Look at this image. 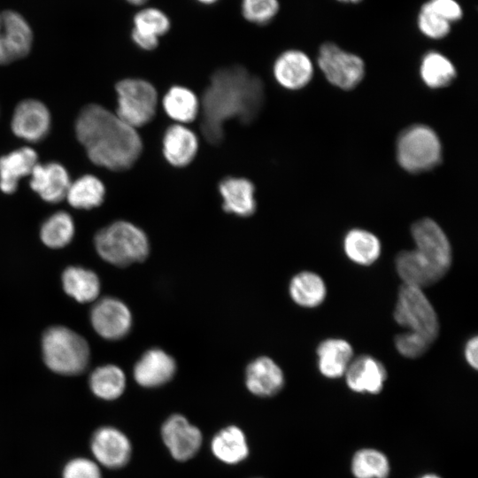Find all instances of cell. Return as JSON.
I'll return each instance as SVG.
<instances>
[{
	"label": "cell",
	"mask_w": 478,
	"mask_h": 478,
	"mask_svg": "<svg viewBox=\"0 0 478 478\" xmlns=\"http://www.w3.org/2000/svg\"><path fill=\"white\" fill-rule=\"evenodd\" d=\"M264 102L262 81L245 67L233 65L218 69L202 97L200 128L204 137L211 144H220L227 120L236 119L250 124L258 116Z\"/></svg>",
	"instance_id": "6da1fadb"
},
{
	"label": "cell",
	"mask_w": 478,
	"mask_h": 478,
	"mask_svg": "<svg viewBox=\"0 0 478 478\" xmlns=\"http://www.w3.org/2000/svg\"><path fill=\"white\" fill-rule=\"evenodd\" d=\"M75 135L89 160L108 170H127L142 153L143 143L136 129L97 104L80 111Z\"/></svg>",
	"instance_id": "7a4b0ae2"
},
{
	"label": "cell",
	"mask_w": 478,
	"mask_h": 478,
	"mask_svg": "<svg viewBox=\"0 0 478 478\" xmlns=\"http://www.w3.org/2000/svg\"><path fill=\"white\" fill-rule=\"evenodd\" d=\"M411 233L416 247L397 253L396 270L404 284L428 287L448 273L452 260L451 244L440 226L428 218L414 222Z\"/></svg>",
	"instance_id": "3957f363"
},
{
	"label": "cell",
	"mask_w": 478,
	"mask_h": 478,
	"mask_svg": "<svg viewBox=\"0 0 478 478\" xmlns=\"http://www.w3.org/2000/svg\"><path fill=\"white\" fill-rule=\"evenodd\" d=\"M42 351L45 365L62 375L83 373L89 362L90 351L86 339L64 327L47 328L42 338Z\"/></svg>",
	"instance_id": "277c9868"
},
{
	"label": "cell",
	"mask_w": 478,
	"mask_h": 478,
	"mask_svg": "<svg viewBox=\"0 0 478 478\" xmlns=\"http://www.w3.org/2000/svg\"><path fill=\"white\" fill-rule=\"evenodd\" d=\"M95 247L104 260L117 266L142 262L150 252L146 234L125 220L115 221L100 229L95 235Z\"/></svg>",
	"instance_id": "5b68a950"
},
{
	"label": "cell",
	"mask_w": 478,
	"mask_h": 478,
	"mask_svg": "<svg viewBox=\"0 0 478 478\" xmlns=\"http://www.w3.org/2000/svg\"><path fill=\"white\" fill-rule=\"evenodd\" d=\"M442 158V145L436 132L426 125H414L401 133L397 158L407 172L420 173L436 166Z\"/></svg>",
	"instance_id": "8992f818"
},
{
	"label": "cell",
	"mask_w": 478,
	"mask_h": 478,
	"mask_svg": "<svg viewBox=\"0 0 478 478\" xmlns=\"http://www.w3.org/2000/svg\"><path fill=\"white\" fill-rule=\"evenodd\" d=\"M397 323L408 332L423 336L434 343L440 327L437 314L421 289L402 284L394 310Z\"/></svg>",
	"instance_id": "52a82bcc"
},
{
	"label": "cell",
	"mask_w": 478,
	"mask_h": 478,
	"mask_svg": "<svg viewBox=\"0 0 478 478\" xmlns=\"http://www.w3.org/2000/svg\"><path fill=\"white\" fill-rule=\"evenodd\" d=\"M117 93L116 114L134 128L149 123L156 113L158 94L147 81L128 78L120 81Z\"/></svg>",
	"instance_id": "ba28073f"
},
{
	"label": "cell",
	"mask_w": 478,
	"mask_h": 478,
	"mask_svg": "<svg viewBox=\"0 0 478 478\" xmlns=\"http://www.w3.org/2000/svg\"><path fill=\"white\" fill-rule=\"evenodd\" d=\"M317 65L328 81L342 89L355 88L365 75L364 60L333 42L320 46Z\"/></svg>",
	"instance_id": "9c48e42d"
},
{
	"label": "cell",
	"mask_w": 478,
	"mask_h": 478,
	"mask_svg": "<svg viewBox=\"0 0 478 478\" xmlns=\"http://www.w3.org/2000/svg\"><path fill=\"white\" fill-rule=\"evenodd\" d=\"M91 458L104 468L124 467L132 457V443L120 428L104 425L94 430L89 438Z\"/></svg>",
	"instance_id": "30bf717a"
},
{
	"label": "cell",
	"mask_w": 478,
	"mask_h": 478,
	"mask_svg": "<svg viewBox=\"0 0 478 478\" xmlns=\"http://www.w3.org/2000/svg\"><path fill=\"white\" fill-rule=\"evenodd\" d=\"M33 40V31L21 14L11 10L0 12V65L25 58Z\"/></svg>",
	"instance_id": "8fae6325"
},
{
	"label": "cell",
	"mask_w": 478,
	"mask_h": 478,
	"mask_svg": "<svg viewBox=\"0 0 478 478\" xmlns=\"http://www.w3.org/2000/svg\"><path fill=\"white\" fill-rule=\"evenodd\" d=\"M160 434L170 455L181 462L195 457L203 443L200 429L179 413L170 415L164 421Z\"/></svg>",
	"instance_id": "7c38bea8"
},
{
	"label": "cell",
	"mask_w": 478,
	"mask_h": 478,
	"mask_svg": "<svg viewBox=\"0 0 478 478\" xmlns=\"http://www.w3.org/2000/svg\"><path fill=\"white\" fill-rule=\"evenodd\" d=\"M132 313L121 300L106 297L96 302L90 311L94 330L107 340L126 336L132 327Z\"/></svg>",
	"instance_id": "4fadbf2b"
},
{
	"label": "cell",
	"mask_w": 478,
	"mask_h": 478,
	"mask_svg": "<svg viewBox=\"0 0 478 478\" xmlns=\"http://www.w3.org/2000/svg\"><path fill=\"white\" fill-rule=\"evenodd\" d=\"M51 127V115L48 107L34 98L20 101L14 108L11 128L19 139L37 143L44 139Z\"/></svg>",
	"instance_id": "5bb4252c"
},
{
	"label": "cell",
	"mask_w": 478,
	"mask_h": 478,
	"mask_svg": "<svg viewBox=\"0 0 478 478\" xmlns=\"http://www.w3.org/2000/svg\"><path fill=\"white\" fill-rule=\"evenodd\" d=\"M131 39L143 50H153L159 39L171 29L169 15L162 9L152 5L139 7L132 19Z\"/></svg>",
	"instance_id": "9a60e30c"
},
{
	"label": "cell",
	"mask_w": 478,
	"mask_h": 478,
	"mask_svg": "<svg viewBox=\"0 0 478 478\" xmlns=\"http://www.w3.org/2000/svg\"><path fill=\"white\" fill-rule=\"evenodd\" d=\"M29 177L30 189L50 204H57L66 199L72 181L67 169L55 161L38 162Z\"/></svg>",
	"instance_id": "2e32d148"
},
{
	"label": "cell",
	"mask_w": 478,
	"mask_h": 478,
	"mask_svg": "<svg viewBox=\"0 0 478 478\" xmlns=\"http://www.w3.org/2000/svg\"><path fill=\"white\" fill-rule=\"evenodd\" d=\"M313 63L305 51L289 49L274 60L273 73L280 85L288 89H299L309 83L313 75Z\"/></svg>",
	"instance_id": "e0dca14e"
},
{
	"label": "cell",
	"mask_w": 478,
	"mask_h": 478,
	"mask_svg": "<svg viewBox=\"0 0 478 478\" xmlns=\"http://www.w3.org/2000/svg\"><path fill=\"white\" fill-rule=\"evenodd\" d=\"M174 358L159 348L145 351L135 363L134 379L142 387L157 388L168 382L174 375Z\"/></svg>",
	"instance_id": "ac0fdd59"
},
{
	"label": "cell",
	"mask_w": 478,
	"mask_h": 478,
	"mask_svg": "<svg viewBox=\"0 0 478 478\" xmlns=\"http://www.w3.org/2000/svg\"><path fill=\"white\" fill-rule=\"evenodd\" d=\"M348 388L357 393L378 394L387 380L383 364L369 355L352 358L344 374Z\"/></svg>",
	"instance_id": "d6986e66"
},
{
	"label": "cell",
	"mask_w": 478,
	"mask_h": 478,
	"mask_svg": "<svg viewBox=\"0 0 478 478\" xmlns=\"http://www.w3.org/2000/svg\"><path fill=\"white\" fill-rule=\"evenodd\" d=\"M245 385L255 396L272 397L283 388L284 374L272 358L259 357L252 360L246 367Z\"/></svg>",
	"instance_id": "ffe728a7"
},
{
	"label": "cell",
	"mask_w": 478,
	"mask_h": 478,
	"mask_svg": "<svg viewBox=\"0 0 478 478\" xmlns=\"http://www.w3.org/2000/svg\"><path fill=\"white\" fill-rule=\"evenodd\" d=\"M38 163V155L29 146L20 147L0 157V190L7 195L13 194L19 181L29 176Z\"/></svg>",
	"instance_id": "44dd1931"
},
{
	"label": "cell",
	"mask_w": 478,
	"mask_h": 478,
	"mask_svg": "<svg viewBox=\"0 0 478 478\" xmlns=\"http://www.w3.org/2000/svg\"><path fill=\"white\" fill-rule=\"evenodd\" d=\"M224 211L241 217H248L256 210L255 188L245 178L227 177L219 185Z\"/></svg>",
	"instance_id": "7402d4cb"
},
{
	"label": "cell",
	"mask_w": 478,
	"mask_h": 478,
	"mask_svg": "<svg viewBox=\"0 0 478 478\" xmlns=\"http://www.w3.org/2000/svg\"><path fill=\"white\" fill-rule=\"evenodd\" d=\"M211 451L219 461L237 465L248 458L250 448L244 432L237 426L229 425L213 436Z\"/></svg>",
	"instance_id": "603a6c76"
},
{
	"label": "cell",
	"mask_w": 478,
	"mask_h": 478,
	"mask_svg": "<svg viewBox=\"0 0 478 478\" xmlns=\"http://www.w3.org/2000/svg\"><path fill=\"white\" fill-rule=\"evenodd\" d=\"M197 147L196 135L181 124L168 127L163 137V154L173 166L189 165L195 158Z\"/></svg>",
	"instance_id": "cb8c5ba5"
},
{
	"label": "cell",
	"mask_w": 478,
	"mask_h": 478,
	"mask_svg": "<svg viewBox=\"0 0 478 478\" xmlns=\"http://www.w3.org/2000/svg\"><path fill=\"white\" fill-rule=\"evenodd\" d=\"M316 353L320 374L329 379L344 375L353 358L351 345L340 338H328L322 341L317 347Z\"/></svg>",
	"instance_id": "d4e9b609"
},
{
	"label": "cell",
	"mask_w": 478,
	"mask_h": 478,
	"mask_svg": "<svg viewBox=\"0 0 478 478\" xmlns=\"http://www.w3.org/2000/svg\"><path fill=\"white\" fill-rule=\"evenodd\" d=\"M65 292L80 303L96 300L100 293V281L97 274L81 266H68L62 274Z\"/></svg>",
	"instance_id": "484cf974"
},
{
	"label": "cell",
	"mask_w": 478,
	"mask_h": 478,
	"mask_svg": "<svg viewBox=\"0 0 478 478\" xmlns=\"http://www.w3.org/2000/svg\"><path fill=\"white\" fill-rule=\"evenodd\" d=\"M105 197L103 181L93 174H83L71 181L66 199L78 210H90L102 204Z\"/></svg>",
	"instance_id": "4316f807"
},
{
	"label": "cell",
	"mask_w": 478,
	"mask_h": 478,
	"mask_svg": "<svg viewBox=\"0 0 478 478\" xmlns=\"http://www.w3.org/2000/svg\"><path fill=\"white\" fill-rule=\"evenodd\" d=\"M126 385L127 379L123 370L112 364L96 367L89 379L92 394L105 401L119 398L124 393Z\"/></svg>",
	"instance_id": "83f0119b"
},
{
	"label": "cell",
	"mask_w": 478,
	"mask_h": 478,
	"mask_svg": "<svg viewBox=\"0 0 478 478\" xmlns=\"http://www.w3.org/2000/svg\"><path fill=\"white\" fill-rule=\"evenodd\" d=\"M289 295L300 306L313 308L323 303L327 289L323 279L309 271L300 272L289 282Z\"/></svg>",
	"instance_id": "f1b7e54d"
},
{
	"label": "cell",
	"mask_w": 478,
	"mask_h": 478,
	"mask_svg": "<svg viewBox=\"0 0 478 478\" xmlns=\"http://www.w3.org/2000/svg\"><path fill=\"white\" fill-rule=\"evenodd\" d=\"M343 249L347 257L354 263L369 266L380 257L381 243L373 233L355 228L345 235Z\"/></svg>",
	"instance_id": "f546056e"
},
{
	"label": "cell",
	"mask_w": 478,
	"mask_h": 478,
	"mask_svg": "<svg viewBox=\"0 0 478 478\" xmlns=\"http://www.w3.org/2000/svg\"><path fill=\"white\" fill-rule=\"evenodd\" d=\"M420 74L428 87L440 89L451 84L457 71L451 60L444 54L429 50L421 58Z\"/></svg>",
	"instance_id": "4dcf8cb0"
},
{
	"label": "cell",
	"mask_w": 478,
	"mask_h": 478,
	"mask_svg": "<svg viewBox=\"0 0 478 478\" xmlns=\"http://www.w3.org/2000/svg\"><path fill=\"white\" fill-rule=\"evenodd\" d=\"M162 104L166 114L179 124L193 121L199 111L197 96L181 86L172 87L165 95Z\"/></svg>",
	"instance_id": "1f68e13d"
},
{
	"label": "cell",
	"mask_w": 478,
	"mask_h": 478,
	"mask_svg": "<svg viewBox=\"0 0 478 478\" xmlns=\"http://www.w3.org/2000/svg\"><path fill=\"white\" fill-rule=\"evenodd\" d=\"M75 234V224L70 213L59 211L48 217L40 228V238L44 245L60 249L68 245Z\"/></svg>",
	"instance_id": "d6a6232c"
},
{
	"label": "cell",
	"mask_w": 478,
	"mask_h": 478,
	"mask_svg": "<svg viewBox=\"0 0 478 478\" xmlns=\"http://www.w3.org/2000/svg\"><path fill=\"white\" fill-rule=\"evenodd\" d=\"M351 471L355 478H388L390 463L382 451L374 448H363L353 454Z\"/></svg>",
	"instance_id": "836d02e7"
},
{
	"label": "cell",
	"mask_w": 478,
	"mask_h": 478,
	"mask_svg": "<svg viewBox=\"0 0 478 478\" xmlns=\"http://www.w3.org/2000/svg\"><path fill=\"white\" fill-rule=\"evenodd\" d=\"M280 11V0H240V12L243 19L258 27L272 23Z\"/></svg>",
	"instance_id": "e575fe53"
},
{
	"label": "cell",
	"mask_w": 478,
	"mask_h": 478,
	"mask_svg": "<svg viewBox=\"0 0 478 478\" xmlns=\"http://www.w3.org/2000/svg\"><path fill=\"white\" fill-rule=\"evenodd\" d=\"M416 26L423 36L431 40L447 37L452 28L451 23L439 17L423 4L417 13Z\"/></svg>",
	"instance_id": "d590c367"
},
{
	"label": "cell",
	"mask_w": 478,
	"mask_h": 478,
	"mask_svg": "<svg viewBox=\"0 0 478 478\" xmlns=\"http://www.w3.org/2000/svg\"><path fill=\"white\" fill-rule=\"evenodd\" d=\"M61 478H103L102 467L91 457H73L64 464Z\"/></svg>",
	"instance_id": "8d00e7d4"
},
{
	"label": "cell",
	"mask_w": 478,
	"mask_h": 478,
	"mask_svg": "<svg viewBox=\"0 0 478 478\" xmlns=\"http://www.w3.org/2000/svg\"><path fill=\"white\" fill-rule=\"evenodd\" d=\"M394 343L397 351L403 357L408 358H417L421 357L433 344L432 342L425 337L408 331L397 335Z\"/></svg>",
	"instance_id": "74e56055"
},
{
	"label": "cell",
	"mask_w": 478,
	"mask_h": 478,
	"mask_svg": "<svg viewBox=\"0 0 478 478\" xmlns=\"http://www.w3.org/2000/svg\"><path fill=\"white\" fill-rule=\"evenodd\" d=\"M423 4L452 25L464 16V9L458 0H427Z\"/></svg>",
	"instance_id": "f35d334b"
},
{
	"label": "cell",
	"mask_w": 478,
	"mask_h": 478,
	"mask_svg": "<svg viewBox=\"0 0 478 478\" xmlns=\"http://www.w3.org/2000/svg\"><path fill=\"white\" fill-rule=\"evenodd\" d=\"M464 355L468 365L471 366L474 369H477L478 367V339L476 335L470 338L466 342L465 345V349H464Z\"/></svg>",
	"instance_id": "ab89813d"
},
{
	"label": "cell",
	"mask_w": 478,
	"mask_h": 478,
	"mask_svg": "<svg viewBox=\"0 0 478 478\" xmlns=\"http://www.w3.org/2000/svg\"><path fill=\"white\" fill-rule=\"evenodd\" d=\"M124 1H126L127 4H132L134 6L142 7V6L145 5V4H147V3L150 0H124Z\"/></svg>",
	"instance_id": "60d3db41"
},
{
	"label": "cell",
	"mask_w": 478,
	"mask_h": 478,
	"mask_svg": "<svg viewBox=\"0 0 478 478\" xmlns=\"http://www.w3.org/2000/svg\"><path fill=\"white\" fill-rule=\"evenodd\" d=\"M194 1L203 6H212L218 4L220 0H194Z\"/></svg>",
	"instance_id": "b9f144b4"
},
{
	"label": "cell",
	"mask_w": 478,
	"mask_h": 478,
	"mask_svg": "<svg viewBox=\"0 0 478 478\" xmlns=\"http://www.w3.org/2000/svg\"><path fill=\"white\" fill-rule=\"evenodd\" d=\"M418 478H442V477H440L439 475H437L436 474L429 473V474H422Z\"/></svg>",
	"instance_id": "7bdbcfd3"
},
{
	"label": "cell",
	"mask_w": 478,
	"mask_h": 478,
	"mask_svg": "<svg viewBox=\"0 0 478 478\" xmlns=\"http://www.w3.org/2000/svg\"><path fill=\"white\" fill-rule=\"evenodd\" d=\"M335 1L342 3V4H358L362 0H335Z\"/></svg>",
	"instance_id": "ee69618b"
}]
</instances>
